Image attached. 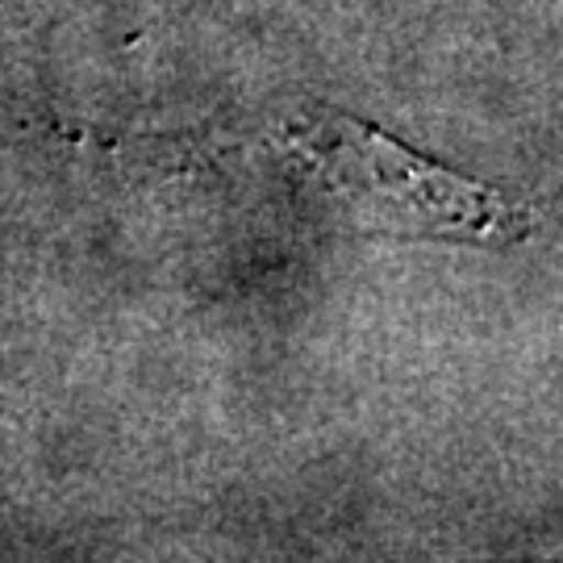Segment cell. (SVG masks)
Here are the masks:
<instances>
[{"label":"cell","mask_w":563,"mask_h":563,"mask_svg":"<svg viewBox=\"0 0 563 563\" xmlns=\"http://www.w3.org/2000/svg\"><path fill=\"white\" fill-rule=\"evenodd\" d=\"M318 159L360 205L380 209L384 222L405 218L409 230H439V234H484L501 218L497 201L439 167L397 151V142L367 134L360 125H339L334 139H318Z\"/></svg>","instance_id":"1"}]
</instances>
